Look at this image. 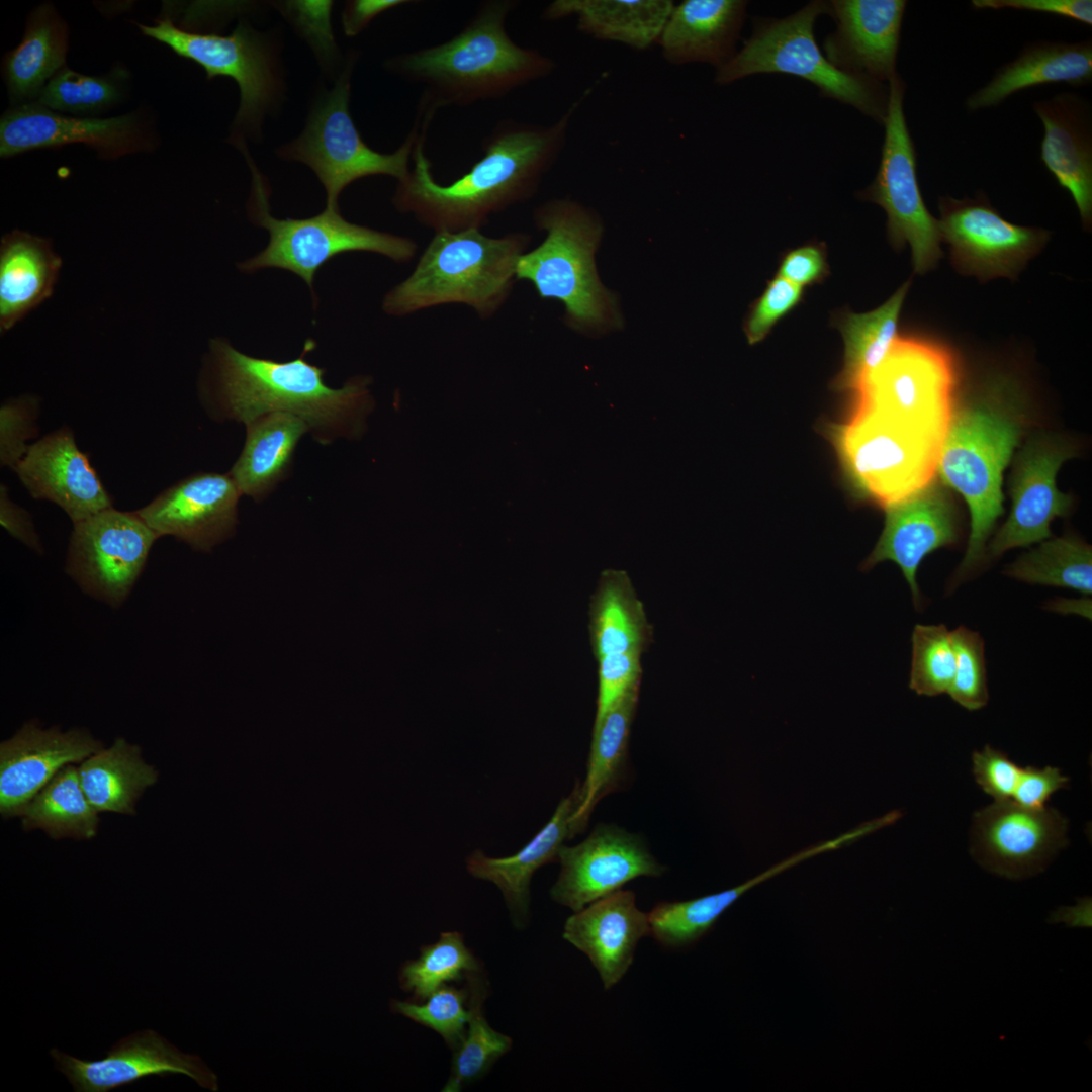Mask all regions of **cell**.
I'll use <instances>...</instances> for the list:
<instances>
[{
  "label": "cell",
  "mask_w": 1092,
  "mask_h": 1092,
  "mask_svg": "<svg viewBox=\"0 0 1092 1092\" xmlns=\"http://www.w3.org/2000/svg\"><path fill=\"white\" fill-rule=\"evenodd\" d=\"M241 495L229 473L199 472L169 486L136 512L160 538L171 536L193 550L209 552L234 536Z\"/></svg>",
  "instance_id": "obj_21"
},
{
  "label": "cell",
  "mask_w": 1092,
  "mask_h": 1092,
  "mask_svg": "<svg viewBox=\"0 0 1092 1092\" xmlns=\"http://www.w3.org/2000/svg\"><path fill=\"white\" fill-rule=\"evenodd\" d=\"M83 792L97 812L134 814V804L158 774L141 749L118 737L113 744L84 759L78 767Z\"/></svg>",
  "instance_id": "obj_39"
},
{
  "label": "cell",
  "mask_w": 1092,
  "mask_h": 1092,
  "mask_svg": "<svg viewBox=\"0 0 1092 1092\" xmlns=\"http://www.w3.org/2000/svg\"><path fill=\"white\" fill-rule=\"evenodd\" d=\"M589 638L597 660L610 654L643 653L651 642L652 627L626 571L601 573L589 603Z\"/></svg>",
  "instance_id": "obj_35"
},
{
  "label": "cell",
  "mask_w": 1092,
  "mask_h": 1092,
  "mask_svg": "<svg viewBox=\"0 0 1092 1092\" xmlns=\"http://www.w3.org/2000/svg\"><path fill=\"white\" fill-rule=\"evenodd\" d=\"M528 238L521 233L488 237L480 229L435 232L415 269L382 302L404 316L445 304H465L487 318L507 301Z\"/></svg>",
  "instance_id": "obj_5"
},
{
  "label": "cell",
  "mask_w": 1092,
  "mask_h": 1092,
  "mask_svg": "<svg viewBox=\"0 0 1092 1092\" xmlns=\"http://www.w3.org/2000/svg\"><path fill=\"white\" fill-rule=\"evenodd\" d=\"M885 524L871 554L861 563L868 571L892 561L909 584L916 608L921 605L917 570L931 552L953 545L961 531L959 516L948 487L938 477L908 497L886 508Z\"/></svg>",
  "instance_id": "obj_20"
},
{
  "label": "cell",
  "mask_w": 1092,
  "mask_h": 1092,
  "mask_svg": "<svg viewBox=\"0 0 1092 1092\" xmlns=\"http://www.w3.org/2000/svg\"><path fill=\"white\" fill-rule=\"evenodd\" d=\"M21 816L24 829L39 828L55 839H90L97 831V811L83 792L78 768L70 764L51 779Z\"/></svg>",
  "instance_id": "obj_40"
},
{
  "label": "cell",
  "mask_w": 1092,
  "mask_h": 1092,
  "mask_svg": "<svg viewBox=\"0 0 1092 1092\" xmlns=\"http://www.w3.org/2000/svg\"><path fill=\"white\" fill-rule=\"evenodd\" d=\"M561 871L550 890L551 898L574 912L611 895L639 877L664 872L638 835L615 825H598L575 846L563 845Z\"/></svg>",
  "instance_id": "obj_17"
},
{
  "label": "cell",
  "mask_w": 1092,
  "mask_h": 1092,
  "mask_svg": "<svg viewBox=\"0 0 1092 1092\" xmlns=\"http://www.w3.org/2000/svg\"><path fill=\"white\" fill-rule=\"evenodd\" d=\"M673 6L670 0H555L542 17L575 16L582 33L644 51L657 43Z\"/></svg>",
  "instance_id": "obj_33"
},
{
  "label": "cell",
  "mask_w": 1092,
  "mask_h": 1092,
  "mask_svg": "<svg viewBox=\"0 0 1092 1092\" xmlns=\"http://www.w3.org/2000/svg\"><path fill=\"white\" fill-rule=\"evenodd\" d=\"M79 143L95 149L101 158L112 159L150 151L153 140L136 112L109 118L71 117L33 102L22 103L1 118L2 158Z\"/></svg>",
  "instance_id": "obj_18"
},
{
  "label": "cell",
  "mask_w": 1092,
  "mask_h": 1092,
  "mask_svg": "<svg viewBox=\"0 0 1092 1092\" xmlns=\"http://www.w3.org/2000/svg\"><path fill=\"white\" fill-rule=\"evenodd\" d=\"M976 8H1012L1042 12L1068 17L1085 24H1092L1091 0H974Z\"/></svg>",
  "instance_id": "obj_55"
},
{
  "label": "cell",
  "mask_w": 1092,
  "mask_h": 1092,
  "mask_svg": "<svg viewBox=\"0 0 1092 1092\" xmlns=\"http://www.w3.org/2000/svg\"><path fill=\"white\" fill-rule=\"evenodd\" d=\"M159 538L136 511L103 510L73 524L66 573L85 594L118 608L131 593Z\"/></svg>",
  "instance_id": "obj_13"
},
{
  "label": "cell",
  "mask_w": 1092,
  "mask_h": 1092,
  "mask_svg": "<svg viewBox=\"0 0 1092 1092\" xmlns=\"http://www.w3.org/2000/svg\"><path fill=\"white\" fill-rule=\"evenodd\" d=\"M1025 420L1021 396L1006 378L986 382L954 407L937 475L970 510V535L957 580L986 556L988 539L1004 512L1003 472L1023 435Z\"/></svg>",
  "instance_id": "obj_4"
},
{
  "label": "cell",
  "mask_w": 1092,
  "mask_h": 1092,
  "mask_svg": "<svg viewBox=\"0 0 1092 1092\" xmlns=\"http://www.w3.org/2000/svg\"><path fill=\"white\" fill-rule=\"evenodd\" d=\"M534 219L546 236L519 258L517 280L530 282L540 297L561 302L566 323L575 330L621 327L616 298L596 270L595 252L603 233L599 217L574 200L559 198L540 205Z\"/></svg>",
  "instance_id": "obj_6"
},
{
  "label": "cell",
  "mask_w": 1092,
  "mask_h": 1092,
  "mask_svg": "<svg viewBox=\"0 0 1092 1092\" xmlns=\"http://www.w3.org/2000/svg\"><path fill=\"white\" fill-rule=\"evenodd\" d=\"M245 426V445L229 474L242 495L260 502L287 477L295 448L309 429L299 417L283 412L263 415Z\"/></svg>",
  "instance_id": "obj_34"
},
{
  "label": "cell",
  "mask_w": 1092,
  "mask_h": 1092,
  "mask_svg": "<svg viewBox=\"0 0 1092 1092\" xmlns=\"http://www.w3.org/2000/svg\"><path fill=\"white\" fill-rule=\"evenodd\" d=\"M956 379L953 359L944 348L899 338L854 392V404L945 438L956 407Z\"/></svg>",
  "instance_id": "obj_11"
},
{
  "label": "cell",
  "mask_w": 1092,
  "mask_h": 1092,
  "mask_svg": "<svg viewBox=\"0 0 1092 1092\" xmlns=\"http://www.w3.org/2000/svg\"><path fill=\"white\" fill-rule=\"evenodd\" d=\"M885 138L874 181L859 193L887 214V236L894 248L908 244L914 271L924 274L942 257L938 220L928 211L917 179V155L903 108L905 83L899 74L888 82Z\"/></svg>",
  "instance_id": "obj_12"
},
{
  "label": "cell",
  "mask_w": 1092,
  "mask_h": 1092,
  "mask_svg": "<svg viewBox=\"0 0 1092 1092\" xmlns=\"http://www.w3.org/2000/svg\"><path fill=\"white\" fill-rule=\"evenodd\" d=\"M650 935L648 913L636 906L632 891L619 890L574 912L563 938L587 956L606 990L624 977L639 940Z\"/></svg>",
  "instance_id": "obj_26"
},
{
  "label": "cell",
  "mask_w": 1092,
  "mask_h": 1092,
  "mask_svg": "<svg viewBox=\"0 0 1092 1092\" xmlns=\"http://www.w3.org/2000/svg\"><path fill=\"white\" fill-rule=\"evenodd\" d=\"M315 343L307 340L299 357L275 361L244 354L216 338L201 382V398L213 421L244 425L269 413L302 419L322 445L351 438L361 430L372 405L369 379L354 377L342 387L326 384L325 369L306 360Z\"/></svg>",
  "instance_id": "obj_2"
},
{
  "label": "cell",
  "mask_w": 1092,
  "mask_h": 1092,
  "mask_svg": "<svg viewBox=\"0 0 1092 1092\" xmlns=\"http://www.w3.org/2000/svg\"><path fill=\"white\" fill-rule=\"evenodd\" d=\"M1066 819L1053 808L995 801L975 814L974 851L989 871L1011 879L1042 870L1066 843Z\"/></svg>",
  "instance_id": "obj_19"
},
{
  "label": "cell",
  "mask_w": 1092,
  "mask_h": 1092,
  "mask_svg": "<svg viewBox=\"0 0 1092 1092\" xmlns=\"http://www.w3.org/2000/svg\"><path fill=\"white\" fill-rule=\"evenodd\" d=\"M909 688L920 696L947 693L956 669L950 631L942 624H917L912 632Z\"/></svg>",
  "instance_id": "obj_44"
},
{
  "label": "cell",
  "mask_w": 1092,
  "mask_h": 1092,
  "mask_svg": "<svg viewBox=\"0 0 1092 1092\" xmlns=\"http://www.w3.org/2000/svg\"><path fill=\"white\" fill-rule=\"evenodd\" d=\"M481 970L479 962L457 931L443 932L438 941L421 947L416 960L406 961L399 971V985L413 995V1001H425L439 987L462 981L466 974Z\"/></svg>",
  "instance_id": "obj_43"
},
{
  "label": "cell",
  "mask_w": 1092,
  "mask_h": 1092,
  "mask_svg": "<svg viewBox=\"0 0 1092 1092\" xmlns=\"http://www.w3.org/2000/svg\"><path fill=\"white\" fill-rule=\"evenodd\" d=\"M68 44V26L55 7L48 3L38 6L29 16L21 42L3 61L12 99H37L46 84L65 67Z\"/></svg>",
  "instance_id": "obj_38"
},
{
  "label": "cell",
  "mask_w": 1092,
  "mask_h": 1092,
  "mask_svg": "<svg viewBox=\"0 0 1092 1092\" xmlns=\"http://www.w3.org/2000/svg\"><path fill=\"white\" fill-rule=\"evenodd\" d=\"M410 3L405 0H354L349 1L342 14V24L347 36H356L379 14L396 6Z\"/></svg>",
  "instance_id": "obj_57"
},
{
  "label": "cell",
  "mask_w": 1092,
  "mask_h": 1092,
  "mask_svg": "<svg viewBox=\"0 0 1092 1092\" xmlns=\"http://www.w3.org/2000/svg\"><path fill=\"white\" fill-rule=\"evenodd\" d=\"M580 803V783L558 804L546 825L517 853L508 857H489L474 850L466 859L468 873L476 879L492 882L504 895L517 928L526 925L530 904V882L542 866L558 861L566 839L578 834L574 815Z\"/></svg>",
  "instance_id": "obj_28"
},
{
  "label": "cell",
  "mask_w": 1092,
  "mask_h": 1092,
  "mask_svg": "<svg viewBox=\"0 0 1092 1092\" xmlns=\"http://www.w3.org/2000/svg\"><path fill=\"white\" fill-rule=\"evenodd\" d=\"M117 76H88L64 67L43 87L36 103L55 111L95 113L116 103L122 94Z\"/></svg>",
  "instance_id": "obj_45"
},
{
  "label": "cell",
  "mask_w": 1092,
  "mask_h": 1092,
  "mask_svg": "<svg viewBox=\"0 0 1092 1092\" xmlns=\"http://www.w3.org/2000/svg\"><path fill=\"white\" fill-rule=\"evenodd\" d=\"M102 748V743L84 729L63 732L57 727L42 729L35 722L24 724L0 744L2 816H21L63 766L82 761Z\"/></svg>",
  "instance_id": "obj_24"
},
{
  "label": "cell",
  "mask_w": 1092,
  "mask_h": 1092,
  "mask_svg": "<svg viewBox=\"0 0 1092 1092\" xmlns=\"http://www.w3.org/2000/svg\"><path fill=\"white\" fill-rule=\"evenodd\" d=\"M938 226L950 261L962 274L981 281L1014 279L1050 238L1046 230L1006 220L983 196L940 197Z\"/></svg>",
  "instance_id": "obj_14"
},
{
  "label": "cell",
  "mask_w": 1092,
  "mask_h": 1092,
  "mask_svg": "<svg viewBox=\"0 0 1092 1092\" xmlns=\"http://www.w3.org/2000/svg\"><path fill=\"white\" fill-rule=\"evenodd\" d=\"M39 400L34 395L10 398L0 407V464L15 470L25 456L28 441L37 437Z\"/></svg>",
  "instance_id": "obj_48"
},
{
  "label": "cell",
  "mask_w": 1092,
  "mask_h": 1092,
  "mask_svg": "<svg viewBox=\"0 0 1092 1092\" xmlns=\"http://www.w3.org/2000/svg\"><path fill=\"white\" fill-rule=\"evenodd\" d=\"M976 783L995 801L1011 800L1021 767L1000 750L989 745L972 756Z\"/></svg>",
  "instance_id": "obj_51"
},
{
  "label": "cell",
  "mask_w": 1092,
  "mask_h": 1092,
  "mask_svg": "<svg viewBox=\"0 0 1092 1092\" xmlns=\"http://www.w3.org/2000/svg\"><path fill=\"white\" fill-rule=\"evenodd\" d=\"M910 284L906 281L874 310L856 313L841 309L833 314L831 325L844 343L843 366L833 382L835 390L855 392L889 355L899 339V316Z\"/></svg>",
  "instance_id": "obj_37"
},
{
  "label": "cell",
  "mask_w": 1092,
  "mask_h": 1092,
  "mask_svg": "<svg viewBox=\"0 0 1092 1092\" xmlns=\"http://www.w3.org/2000/svg\"><path fill=\"white\" fill-rule=\"evenodd\" d=\"M50 1054L76 1092H106L146 1077L172 1074L187 1075L201 1087L217 1090L216 1075L198 1056L180 1052L152 1029L120 1039L97 1061H83L56 1048Z\"/></svg>",
  "instance_id": "obj_22"
},
{
  "label": "cell",
  "mask_w": 1092,
  "mask_h": 1092,
  "mask_svg": "<svg viewBox=\"0 0 1092 1092\" xmlns=\"http://www.w3.org/2000/svg\"><path fill=\"white\" fill-rule=\"evenodd\" d=\"M829 10V2L816 0L785 18L755 20L743 47L716 70L715 82L727 85L759 73L793 75L811 82L821 96L851 105L883 125L889 86L839 70L816 43L815 21Z\"/></svg>",
  "instance_id": "obj_7"
},
{
  "label": "cell",
  "mask_w": 1092,
  "mask_h": 1092,
  "mask_svg": "<svg viewBox=\"0 0 1092 1092\" xmlns=\"http://www.w3.org/2000/svg\"><path fill=\"white\" fill-rule=\"evenodd\" d=\"M1068 783L1069 778L1057 767L1021 768L1011 800L1022 807L1041 809L1045 807L1052 795L1066 788Z\"/></svg>",
  "instance_id": "obj_54"
},
{
  "label": "cell",
  "mask_w": 1092,
  "mask_h": 1092,
  "mask_svg": "<svg viewBox=\"0 0 1092 1092\" xmlns=\"http://www.w3.org/2000/svg\"><path fill=\"white\" fill-rule=\"evenodd\" d=\"M1004 573L1017 580L1092 593V549L1074 536L1050 537L1018 556Z\"/></svg>",
  "instance_id": "obj_42"
},
{
  "label": "cell",
  "mask_w": 1092,
  "mask_h": 1092,
  "mask_svg": "<svg viewBox=\"0 0 1092 1092\" xmlns=\"http://www.w3.org/2000/svg\"><path fill=\"white\" fill-rule=\"evenodd\" d=\"M1044 128L1040 159L1071 194L1083 225L1092 222V134L1088 103L1065 92L1033 104Z\"/></svg>",
  "instance_id": "obj_27"
},
{
  "label": "cell",
  "mask_w": 1092,
  "mask_h": 1092,
  "mask_svg": "<svg viewBox=\"0 0 1092 1092\" xmlns=\"http://www.w3.org/2000/svg\"><path fill=\"white\" fill-rule=\"evenodd\" d=\"M743 0H685L673 9L657 40L671 65L707 63L717 69L736 53L746 17Z\"/></svg>",
  "instance_id": "obj_29"
},
{
  "label": "cell",
  "mask_w": 1092,
  "mask_h": 1092,
  "mask_svg": "<svg viewBox=\"0 0 1092 1092\" xmlns=\"http://www.w3.org/2000/svg\"><path fill=\"white\" fill-rule=\"evenodd\" d=\"M851 492L883 510L937 476L944 439L853 404L848 418L829 425Z\"/></svg>",
  "instance_id": "obj_8"
},
{
  "label": "cell",
  "mask_w": 1092,
  "mask_h": 1092,
  "mask_svg": "<svg viewBox=\"0 0 1092 1092\" xmlns=\"http://www.w3.org/2000/svg\"><path fill=\"white\" fill-rule=\"evenodd\" d=\"M390 1007L394 1013L439 1033L454 1051L464 1036L469 1019L468 989L467 986L460 989L445 984L431 993L423 1004L392 1000Z\"/></svg>",
  "instance_id": "obj_46"
},
{
  "label": "cell",
  "mask_w": 1092,
  "mask_h": 1092,
  "mask_svg": "<svg viewBox=\"0 0 1092 1092\" xmlns=\"http://www.w3.org/2000/svg\"><path fill=\"white\" fill-rule=\"evenodd\" d=\"M1092 81V43L1040 41L1026 46L1002 66L990 82L966 100L970 111L996 106L1021 90L1054 84L1086 86Z\"/></svg>",
  "instance_id": "obj_30"
},
{
  "label": "cell",
  "mask_w": 1092,
  "mask_h": 1092,
  "mask_svg": "<svg viewBox=\"0 0 1092 1092\" xmlns=\"http://www.w3.org/2000/svg\"><path fill=\"white\" fill-rule=\"evenodd\" d=\"M249 164L253 177L250 217L268 231L270 239L262 252L239 265L241 271L285 269L298 275L313 292L317 270L340 253L372 252L395 262H407L416 255L413 239L349 222L338 208L326 207L322 213L304 219L274 217L264 177L250 160Z\"/></svg>",
  "instance_id": "obj_9"
},
{
  "label": "cell",
  "mask_w": 1092,
  "mask_h": 1092,
  "mask_svg": "<svg viewBox=\"0 0 1092 1092\" xmlns=\"http://www.w3.org/2000/svg\"><path fill=\"white\" fill-rule=\"evenodd\" d=\"M829 275L824 243L813 242L787 252L780 260L777 276L801 287L823 282Z\"/></svg>",
  "instance_id": "obj_52"
},
{
  "label": "cell",
  "mask_w": 1092,
  "mask_h": 1092,
  "mask_svg": "<svg viewBox=\"0 0 1092 1092\" xmlns=\"http://www.w3.org/2000/svg\"><path fill=\"white\" fill-rule=\"evenodd\" d=\"M61 258L51 241L13 231L0 245V331L10 330L53 293Z\"/></svg>",
  "instance_id": "obj_32"
},
{
  "label": "cell",
  "mask_w": 1092,
  "mask_h": 1092,
  "mask_svg": "<svg viewBox=\"0 0 1092 1092\" xmlns=\"http://www.w3.org/2000/svg\"><path fill=\"white\" fill-rule=\"evenodd\" d=\"M0 523L13 538L34 552L43 553V547L30 514L9 497L7 487L3 483L0 486Z\"/></svg>",
  "instance_id": "obj_56"
},
{
  "label": "cell",
  "mask_w": 1092,
  "mask_h": 1092,
  "mask_svg": "<svg viewBox=\"0 0 1092 1092\" xmlns=\"http://www.w3.org/2000/svg\"><path fill=\"white\" fill-rule=\"evenodd\" d=\"M906 5L904 0L830 1L836 29L824 39V55L843 72L889 82L897 74Z\"/></svg>",
  "instance_id": "obj_25"
},
{
  "label": "cell",
  "mask_w": 1092,
  "mask_h": 1092,
  "mask_svg": "<svg viewBox=\"0 0 1092 1092\" xmlns=\"http://www.w3.org/2000/svg\"><path fill=\"white\" fill-rule=\"evenodd\" d=\"M14 471L31 497L56 504L73 524L113 507L110 494L68 427L30 444Z\"/></svg>",
  "instance_id": "obj_23"
},
{
  "label": "cell",
  "mask_w": 1092,
  "mask_h": 1092,
  "mask_svg": "<svg viewBox=\"0 0 1092 1092\" xmlns=\"http://www.w3.org/2000/svg\"><path fill=\"white\" fill-rule=\"evenodd\" d=\"M1048 608L1059 613H1072L1091 618V600H1054L1048 604Z\"/></svg>",
  "instance_id": "obj_59"
},
{
  "label": "cell",
  "mask_w": 1092,
  "mask_h": 1092,
  "mask_svg": "<svg viewBox=\"0 0 1092 1092\" xmlns=\"http://www.w3.org/2000/svg\"><path fill=\"white\" fill-rule=\"evenodd\" d=\"M516 4L511 0L484 1L453 37L397 55L386 67L421 85L418 105L435 112L498 99L545 78L553 73L556 63L537 50L519 46L506 30V19Z\"/></svg>",
  "instance_id": "obj_3"
},
{
  "label": "cell",
  "mask_w": 1092,
  "mask_h": 1092,
  "mask_svg": "<svg viewBox=\"0 0 1092 1092\" xmlns=\"http://www.w3.org/2000/svg\"><path fill=\"white\" fill-rule=\"evenodd\" d=\"M138 26L145 35L199 64L208 79H234L241 95L236 123L259 124L275 97L277 82L271 54L251 28L240 24L226 36L202 34L181 29L169 18Z\"/></svg>",
  "instance_id": "obj_15"
},
{
  "label": "cell",
  "mask_w": 1092,
  "mask_h": 1092,
  "mask_svg": "<svg viewBox=\"0 0 1092 1092\" xmlns=\"http://www.w3.org/2000/svg\"><path fill=\"white\" fill-rule=\"evenodd\" d=\"M639 693L640 681H637L594 724L586 777L580 784V803L574 815L578 833L584 831L599 801L617 791L625 779L629 737Z\"/></svg>",
  "instance_id": "obj_36"
},
{
  "label": "cell",
  "mask_w": 1092,
  "mask_h": 1092,
  "mask_svg": "<svg viewBox=\"0 0 1092 1092\" xmlns=\"http://www.w3.org/2000/svg\"><path fill=\"white\" fill-rule=\"evenodd\" d=\"M579 103L550 124L499 121L484 138L481 158L448 184L433 176L425 128L415 145L410 174L397 182L395 208L435 232L480 229L490 215L536 192L563 152Z\"/></svg>",
  "instance_id": "obj_1"
},
{
  "label": "cell",
  "mask_w": 1092,
  "mask_h": 1092,
  "mask_svg": "<svg viewBox=\"0 0 1092 1092\" xmlns=\"http://www.w3.org/2000/svg\"><path fill=\"white\" fill-rule=\"evenodd\" d=\"M352 65L316 104L303 132L280 151L283 158L309 166L327 192V206L338 208V198L350 183L363 177L387 175L397 182L410 174L415 145L430 127L435 114L417 110L414 126L393 153H379L362 140L349 112Z\"/></svg>",
  "instance_id": "obj_10"
},
{
  "label": "cell",
  "mask_w": 1092,
  "mask_h": 1092,
  "mask_svg": "<svg viewBox=\"0 0 1092 1092\" xmlns=\"http://www.w3.org/2000/svg\"><path fill=\"white\" fill-rule=\"evenodd\" d=\"M804 298V287L776 275L767 282L762 294L751 304L744 322L749 345L761 342L772 328Z\"/></svg>",
  "instance_id": "obj_49"
},
{
  "label": "cell",
  "mask_w": 1092,
  "mask_h": 1092,
  "mask_svg": "<svg viewBox=\"0 0 1092 1092\" xmlns=\"http://www.w3.org/2000/svg\"><path fill=\"white\" fill-rule=\"evenodd\" d=\"M332 6V1H293L287 4L296 25L324 58L335 51L330 23Z\"/></svg>",
  "instance_id": "obj_53"
},
{
  "label": "cell",
  "mask_w": 1092,
  "mask_h": 1092,
  "mask_svg": "<svg viewBox=\"0 0 1092 1092\" xmlns=\"http://www.w3.org/2000/svg\"><path fill=\"white\" fill-rule=\"evenodd\" d=\"M950 637L956 669L947 694L967 710H979L989 699L983 639L966 627L950 631Z\"/></svg>",
  "instance_id": "obj_47"
},
{
  "label": "cell",
  "mask_w": 1092,
  "mask_h": 1092,
  "mask_svg": "<svg viewBox=\"0 0 1092 1092\" xmlns=\"http://www.w3.org/2000/svg\"><path fill=\"white\" fill-rule=\"evenodd\" d=\"M465 979L469 1019L462 1040L453 1051L451 1072L443 1092H458L480 1079L512 1048V1038L494 1030L484 1015L483 1004L488 995L486 977L478 970L467 973Z\"/></svg>",
  "instance_id": "obj_41"
},
{
  "label": "cell",
  "mask_w": 1092,
  "mask_h": 1092,
  "mask_svg": "<svg viewBox=\"0 0 1092 1092\" xmlns=\"http://www.w3.org/2000/svg\"><path fill=\"white\" fill-rule=\"evenodd\" d=\"M850 841L848 833L809 846L748 881L725 891L687 901L660 902L648 913L650 935L664 947L687 946L705 935L743 894L786 870Z\"/></svg>",
  "instance_id": "obj_31"
},
{
  "label": "cell",
  "mask_w": 1092,
  "mask_h": 1092,
  "mask_svg": "<svg viewBox=\"0 0 1092 1092\" xmlns=\"http://www.w3.org/2000/svg\"><path fill=\"white\" fill-rule=\"evenodd\" d=\"M1075 455L1071 444L1052 435L1029 438L1014 458L1009 479V515L986 546L994 558L1004 552L1028 547L1052 537L1051 523L1065 517L1072 506L1070 494L1057 486L1062 464Z\"/></svg>",
  "instance_id": "obj_16"
},
{
  "label": "cell",
  "mask_w": 1092,
  "mask_h": 1092,
  "mask_svg": "<svg viewBox=\"0 0 1092 1092\" xmlns=\"http://www.w3.org/2000/svg\"><path fill=\"white\" fill-rule=\"evenodd\" d=\"M1057 921H1064L1072 926H1087L1091 924V902L1085 899L1074 907L1059 910L1055 914Z\"/></svg>",
  "instance_id": "obj_58"
},
{
  "label": "cell",
  "mask_w": 1092,
  "mask_h": 1092,
  "mask_svg": "<svg viewBox=\"0 0 1092 1092\" xmlns=\"http://www.w3.org/2000/svg\"><path fill=\"white\" fill-rule=\"evenodd\" d=\"M640 652L610 654L598 659L597 724L613 704L635 682L641 681Z\"/></svg>",
  "instance_id": "obj_50"
}]
</instances>
